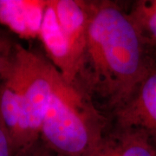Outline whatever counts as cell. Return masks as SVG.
I'll use <instances>...</instances> for the list:
<instances>
[{"instance_id": "6da1fadb", "label": "cell", "mask_w": 156, "mask_h": 156, "mask_svg": "<svg viewBox=\"0 0 156 156\" xmlns=\"http://www.w3.org/2000/svg\"><path fill=\"white\" fill-rule=\"evenodd\" d=\"M86 46L76 88L113 113L156 62L129 12L111 1L86 2Z\"/></svg>"}, {"instance_id": "7a4b0ae2", "label": "cell", "mask_w": 156, "mask_h": 156, "mask_svg": "<svg viewBox=\"0 0 156 156\" xmlns=\"http://www.w3.org/2000/svg\"><path fill=\"white\" fill-rule=\"evenodd\" d=\"M95 104L62 77L51 95L39 140L60 156H89L105 134Z\"/></svg>"}, {"instance_id": "3957f363", "label": "cell", "mask_w": 156, "mask_h": 156, "mask_svg": "<svg viewBox=\"0 0 156 156\" xmlns=\"http://www.w3.org/2000/svg\"><path fill=\"white\" fill-rule=\"evenodd\" d=\"M2 75L11 79L20 95L28 148L39 140L45 113L61 74L48 57L15 44Z\"/></svg>"}, {"instance_id": "277c9868", "label": "cell", "mask_w": 156, "mask_h": 156, "mask_svg": "<svg viewBox=\"0 0 156 156\" xmlns=\"http://www.w3.org/2000/svg\"><path fill=\"white\" fill-rule=\"evenodd\" d=\"M113 115L115 127L141 132L156 149V62L128 100Z\"/></svg>"}, {"instance_id": "5b68a950", "label": "cell", "mask_w": 156, "mask_h": 156, "mask_svg": "<svg viewBox=\"0 0 156 156\" xmlns=\"http://www.w3.org/2000/svg\"><path fill=\"white\" fill-rule=\"evenodd\" d=\"M39 37L44 44L48 59L61 74L64 81L76 87L79 66L60 27L52 1H47Z\"/></svg>"}, {"instance_id": "8992f818", "label": "cell", "mask_w": 156, "mask_h": 156, "mask_svg": "<svg viewBox=\"0 0 156 156\" xmlns=\"http://www.w3.org/2000/svg\"><path fill=\"white\" fill-rule=\"evenodd\" d=\"M52 5L60 27L77 62L80 74L86 46L88 23L86 2L77 0H53Z\"/></svg>"}, {"instance_id": "52a82bcc", "label": "cell", "mask_w": 156, "mask_h": 156, "mask_svg": "<svg viewBox=\"0 0 156 156\" xmlns=\"http://www.w3.org/2000/svg\"><path fill=\"white\" fill-rule=\"evenodd\" d=\"M47 1H0V21L27 37H39Z\"/></svg>"}, {"instance_id": "ba28073f", "label": "cell", "mask_w": 156, "mask_h": 156, "mask_svg": "<svg viewBox=\"0 0 156 156\" xmlns=\"http://www.w3.org/2000/svg\"><path fill=\"white\" fill-rule=\"evenodd\" d=\"M104 140L114 156H156V149L141 132L115 127Z\"/></svg>"}, {"instance_id": "9c48e42d", "label": "cell", "mask_w": 156, "mask_h": 156, "mask_svg": "<svg viewBox=\"0 0 156 156\" xmlns=\"http://www.w3.org/2000/svg\"><path fill=\"white\" fill-rule=\"evenodd\" d=\"M128 12L147 47L156 56V0L136 1Z\"/></svg>"}, {"instance_id": "30bf717a", "label": "cell", "mask_w": 156, "mask_h": 156, "mask_svg": "<svg viewBox=\"0 0 156 156\" xmlns=\"http://www.w3.org/2000/svg\"><path fill=\"white\" fill-rule=\"evenodd\" d=\"M0 156H17L10 134L0 113Z\"/></svg>"}, {"instance_id": "8fae6325", "label": "cell", "mask_w": 156, "mask_h": 156, "mask_svg": "<svg viewBox=\"0 0 156 156\" xmlns=\"http://www.w3.org/2000/svg\"><path fill=\"white\" fill-rule=\"evenodd\" d=\"M17 156H60L56 154L38 140L33 145L18 154Z\"/></svg>"}, {"instance_id": "7c38bea8", "label": "cell", "mask_w": 156, "mask_h": 156, "mask_svg": "<svg viewBox=\"0 0 156 156\" xmlns=\"http://www.w3.org/2000/svg\"><path fill=\"white\" fill-rule=\"evenodd\" d=\"M12 49L13 47L10 46L5 39L0 37V76L10 62Z\"/></svg>"}]
</instances>
